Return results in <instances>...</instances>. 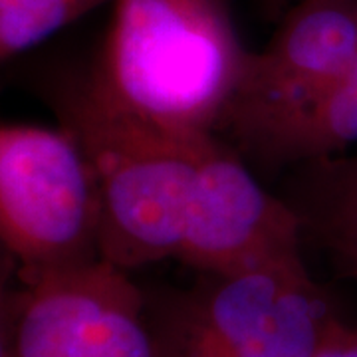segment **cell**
Masks as SVG:
<instances>
[{"label": "cell", "mask_w": 357, "mask_h": 357, "mask_svg": "<svg viewBox=\"0 0 357 357\" xmlns=\"http://www.w3.org/2000/svg\"><path fill=\"white\" fill-rule=\"evenodd\" d=\"M93 88L123 114L185 141L218 135L250 50L227 0H112Z\"/></svg>", "instance_id": "obj_1"}, {"label": "cell", "mask_w": 357, "mask_h": 357, "mask_svg": "<svg viewBox=\"0 0 357 357\" xmlns=\"http://www.w3.org/2000/svg\"><path fill=\"white\" fill-rule=\"evenodd\" d=\"M44 93L91 167L103 260L131 272L177 258L199 155L213 137L185 141L141 123L107 102L88 72L58 74Z\"/></svg>", "instance_id": "obj_2"}, {"label": "cell", "mask_w": 357, "mask_h": 357, "mask_svg": "<svg viewBox=\"0 0 357 357\" xmlns=\"http://www.w3.org/2000/svg\"><path fill=\"white\" fill-rule=\"evenodd\" d=\"M0 243L20 282L103 260L96 178L60 123H0Z\"/></svg>", "instance_id": "obj_3"}, {"label": "cell", "mask_w": 357, "mask_h": 357, "mask_svg": "<svg viewBox=\"0 0 357 357\" xmlns=\"http://www.w3.org/2000/svg\"><path fill=\"white\" fill-rule=\"evenodd\" d=\"M8 357H155L145 296L105 260L20 282Z\"/></svg>", "instance_id": "obj_4"}, {"label": "cell", "mask_w": 357, "mask_h": 357, "mask_svg": "<svg viewBox=\"0 0 357 357\" xmlns=\"http://www.w3.org/2000/svg\"><path fill=\"white\" fill-rule=\"evenodd\" d=\"M357 60V0H298L250 52L218 133L236 147L316 100Z\"/></svg>", "instance_id": "obj_5"}, {"label": "cell", "mask_w": 357, "mask_h": 357, "mask_svg": "<svg viewBox=\"0 0 357 357\" xmlns=\"http://www.w3.org/2000/svg\"><path fill=\"white\" fill-rule=\"evenodd\" d=\"M316 290L302 252L203 274L147 318L155 357H246Z\"/></svg>", "instance_id": "obj_6"}, {"label": "cell", "mask_w": 357, "mask_h": 357, "mask_svg": "<svg viewBox=\"0 0 357 357\" xmlns=\"http://www.w3.org/2000/svg\"><path fill=\"white\" fill-rule=\"evenodd\" d=\"M304 222L217 137L199 155L177 260L225 274L302 252Z\"/></svg>", "instance_id": "obj_7"}, {"label": "cell", "mask_w": 357, "mask_h": 357, "mask_svg": "<svg viewBox=\"0 0 357 357\" xmlns=\"http://www.w3.org/2000/svg\"><path fill=\"white\" fill-rule=\"evenodd\" d=\"M357 145V60L316 100L238 147L264 167H300Z\"/></svg>", "instance_id": "obj_8"}, {"label": "cell", "mask_w": 357, "mask_h": 357, "mask_svg": "<svg viewBox=\"0 0 357 357\" xmlns=\"http://www.w3.org/2000/svg\"><path fill=\"white\" fill-rule=\"evenodd\" d=\"M288 201L347 276L357 274V153L306 163Z\"/></svg>", "instance_id": "obj_9"}, {"label": "cell", "mask_w": 357, "mask_h": 357, "mask_svg": "<svg viewBox=\"0 0 357 357\" xmlns=\"http://www.w3.org/2000/svg\"><path fill=\"white\" fill-rule=\"evenodd\" d=\"M112 0H0V64L52 38Z\"/></svg>", "instance_id": "obj_10"}, {"label": "cell", "mask_w": 357, "mask_h": 357, "mask_svg": "<svg viewBox=\"0 0 357 357\" xmlns=\"http://www.w3.org/2000/svg\"><path fill=\"white\" fill-rule=\"evenodd\" d=\"M20 286L18 266L6 246L0 243V357H8L16 290Z\"/></svg>", "instance_id": "obj_11"}, {"label": "cell", "mask_w": 357, "mask_h": 357, "mask_svg": "<svg viewBox=\"0 0 357 357\" xmlns=\"http://www.w3.org/2000/svg\"><path fill=\"white\" fill-rule=\"evenodd\" d=\"M314 357H357L356 324L347 321L333 310Z\"/></svg>", "instance_id": "obj_12"}, {"label": "cell", "mask_w": 357, "mask_h": 357, "mask_svg": "<svg viewBox=\"0 0 357 357\" xmlns=\"http://www.w3.org/2000/svg\"><path fill=\"white\" fill-rule=\"evenodd\" d=\"M262 8L266 10L272 18H278L284 14V8H286V0H260Z\"/></svg>", "instance_id": "obj_13"}, {"label": "cell", "mask_w": 357, "mask_h": 357, "mask_svg": "<svg viewBox=\"0 0 357 357\" xmlns=\"http://www.w3.org/2000/svg\"><path fill=\"white\" fill-rule=\"evenodd\" d=\"M351 278H354V280H356V282H357V274H356V276H351Z\"/></svg>", "instance_id": "obj_14"}]
</instances>
